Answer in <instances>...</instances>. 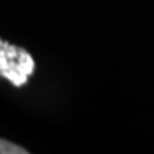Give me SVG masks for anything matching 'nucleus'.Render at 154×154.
Masks as SVG:
<instances>
[{
    "mask_svg": "<svg viewBox=\"0 0 154 154\" xmlns=\"http://www.w3.org/2000/svg\"><path fill=\"white\" fill-rule=\"evenodd\" d=\"M2 154H10V152H19V154H25L27 151L25 149H22L20 146H17V145H13V143H10L8 140H2Z\"/></svg>",
    "mask_w": 154,
    "mask_h": 154,
    "instance_id": "obj_2",
    "label": "nucleus"
},
{
    "mask_svg": "<svg viewBox=\"0 0 154 154\" xmlns=\"http://www.w3.org/2000/svg\"><path fill=\"white\" fill-rule=\"evenodd\" d=\"M0 46V74L14 87H22L33 74V57L22 47L11 46L5 41H2Z\"/></svg>",
    "mask_w": 154,
    "mask_h": 154,
    "instance_id": "obj_1",
    "label": "nucleus"
}]
</instances>
